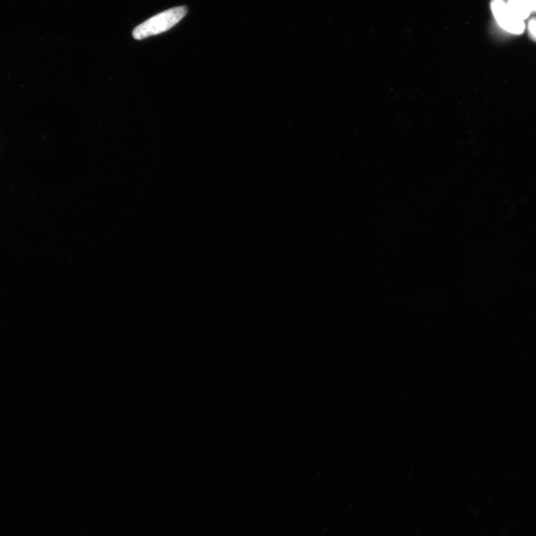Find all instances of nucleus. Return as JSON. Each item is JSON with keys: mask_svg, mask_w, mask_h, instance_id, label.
I'll return each instance as SVG.
<instances>
[{"mask_svg": "<svg viewBox=\"0 0 536 536\" xmlns=\"http://www.w3.org/2000/svg\"><path fill=\"white\" fill-rule=\"evenodd\" d=\"M532 12H536V0H528Z\"/></svg>", "mask_w": 536, "mask_h": 536, "instance_id": "39448f33", "label": "nucleus"}, {"mask_svg": "<svg viewBox=\"0 0 536 536\" xmlns=\"http://www.w3.org/2000/svg\"><path fill=\"white\" fill-rule=\"evenodd\" d=\"M491 10L500 27L513 34H521L524 32V21L512 12L504 0H491Z\"/></svg>", "mask_w": 536, "mask_h": 536, "instance_id": "f03ea898", "label": "nucleus"}, {"mask_svg": "<svg viewBox=\"0 0 536 536\" xmlns=\"http://www.w3.org/2000/svg\"><path fill=\"white\" fill-rule=\"evenodd\" d=\"M528 30L530 37L536 42V17H534V19H531L529 22Z\"/></svg>", "mask_w": 536, "mask_h": 536, "instance_id": "20e7f679", "label": "nucleus"}, {"mask_svg": "<svg viewBox=\"0 0 536 536\" xmlns=\"http://www.w3.org/2000/svg\"><path fill=\"white\" fill-rule=\"evenodd\" d=\"M507 5L512 12L523 21L528 19L533 12L528 0H509Z\"/></svg>", "mask_w": 536, "mask_h": 536, "instance_id": "7ed1b4c3", "label": "nucleus"}, {"mask_svg": "<svg viewBox=\"0 0 536 536\" xmlns=\"http://www.w3.org/2000/svg\"><path fill=\"white\" fill-rule=\"evenodd\" d=\"M187 12V6H179L158 14L139 25L133 32V37L136 40H143L167 32L178 24Z\"/></svg>", "mask_w": 536, "mask_h": 536, "instance_id": "f257e3e1", "label": "nucleus"}]
</instances>
